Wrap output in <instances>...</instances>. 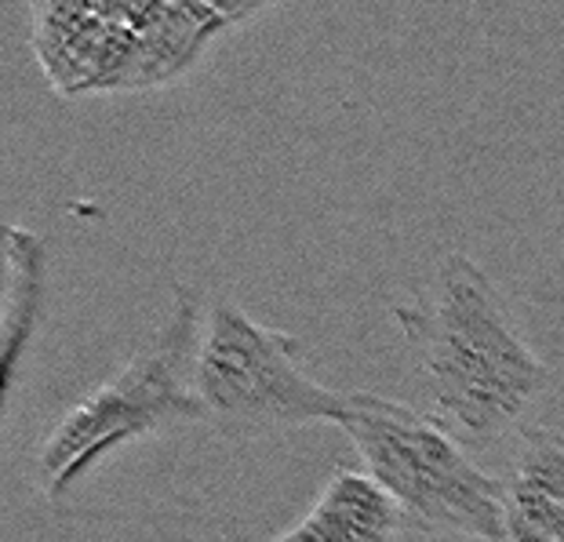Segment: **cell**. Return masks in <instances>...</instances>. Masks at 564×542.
I'll return each instance as SVG.
<instances>
[{"mask_svg": "<svg viewBox=\"0 0 564 542\" xmlns=\"http://www.w3.org/2000/svg\"><path fill=\"white\" fill-rule=\"evenodd\" d=\"M430 397V415L466 448H488L524 423L554 371L524 339L499 284L463 251L437 262L430 284L393 306Z\"/></svg>", "mask_w": 564, "mask_h": 542, "instance_id": "6da1fadb", "label": "cell"}, {"mask_svg": "<svg viewBox=\"0 0 564 542\" xmlns=\"http://www.w3.org/2000/svg\"><path fill=\"white\" fill-rule=\"evenodd\" d=\"M204 306L186 284L175 288V310L142 354L91 390L58 419L37 452V480L52 499L69 496L95 466L128 444L164 437L178 426L208 423L197 393V349Z\"/></svg>", "mask_w": 564, "mask_h": 542, "instance_id": "7a4b0ae2", "label": "cell"}, {"mask_svg": "<svg viewBox=\"0 0 564 542\" xmlns=\"http://www.w3.org/2000/svg\"><path fill=\"white\" fill-rule=\"evenodd\" d=\"M339 430L361 455L365 474L423 532L507 542V480L485 474L430 412L379 393H346Z\"/></svg>", "mask_w": 564, "mask_h": 542, "instance_id": "3957f363", "label": "cell"}, {"mask_svg": "<svg viewBox=\"0 0 564 542\" xmlns=\"http://www.w3.org/2000/svg\"><path fill=\"white\" fill-rule=\"evenodd\" d=\"M194 379L208 423L226 437L339 426L346 412V393L321 387L303 371L292 335L256 321L234 299H215L204 310Z\"/></svg>", "mask_w": 564, "mask_h": 542, "instance_id": "277c9868", "label": "cell"}, {"mask_svg": "<svg viewBox=\"0 0 564 542\" xmlns=\"http://www.w3.org/2000/svg\"><path fill=\"white\" fill-rule=\"evenodd\" d=\"M507 542H564V437L528 426L507 477Z\"/></svg>", "mask_w": 564, "mask_h": 542, "instance_id": "5b68a950", "label": "cell"}, {"mask_svg": "<svg viewBox=\"0 0 564 542\" xmlns=\"http://www.w3.org/2000/svg\"><path fill=\"white\" fill-rule=\"evenodd\" d=\"M401 521V506L379 480L357 469H335L303 521L270 542H393Z\"/></svg>", "mask_w": 564, "mask_h": 542, "instance_id": "8992f818", "label": "cell"}, {"mask_svg": "<svg viewBox=\"0 0 564 542\" xmlns=\"http://www.w3.org/2000/svg\"><path fill=\"white\" fill-rule=\"evenodd\" d=\"M44 303V245L37 234L8 226L4 234V376L15 379L19 357L37 332Z\"/></svg>", "mask_w": 564, "mask_h": 542, "instance_id": "52a82bcc", "label": "cell"}, {"mask_svg": "<svg viewBox=\"0 0 564 542\" xmlns=\"http://www.w3.org/2000/svg\"><path fill=\"white\" fill-rule=\"evenodd\" d=\"M204 4H212L230 26H245V22L259 19L262 11H270L278 0H204Z\"/></svg>", "mask_w": 564, "mask_h": 542, "instance_id": "ba28073f", "label": "cell"}]
</instances>
